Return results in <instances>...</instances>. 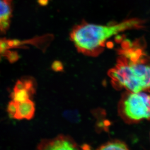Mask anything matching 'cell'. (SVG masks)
<instances>
[{"mask_svg": "<svg viewBox=\"0 0 150 150\" xmlns=\"http://www.w3.org/2000/svg\"><path fill=\"white\" fill-rule=\"evenodd\" d=\"M35 113V105L30 99L18 103L17 114L15 119L18 120H30L34 118Z\"/></svg>", "mask_w": 150, "mask_h": 150, "instance_id": "obj_6", "label": "cell"}, {"mask_svg": "<svg viewBox=\"0 0 150 150\" xmlns=\"http://www.w3.org/2000/svg\"><path fill=\"white\" fill-rule=\"evenodd\" d=\"M81 147L83 150H91L89 145L87 144L83 145Z\"/></svg>", "mask_w": 150, "mask_h": 150, "instance_id": "obj_15", "label": "cell"}, {"mask_svg": "<svg viewBox=\"0 0 150 150\" xmlns=\"http://www.w3.org/2000/svg\"><path fill=\"white\" fill-rule=\"evenodd\" d=\"M0 59H1V58H0Z\"/></svg>", "mask_w": 150, "mask_h": 150, "instance_id": "obj_16", "label": "cell"}, {"mask_svg": "<svg viewBox=\"0 0 150 150\" xmlns=\"http://www.w3.org/2000/svg\"><path fill=\"white\" fill-rule=\"evenodd\" d=\"M96 150H130L127 145L120 140H113L100 146Z\"/></svg>", "mask_w": 150, "mask_h": 150, "instance_id": "obj_8", "label": "cell"}, {"mask_svg": "<svg viewBox=\"0 0 150 150\" xmlns=\"http://www.w3.org/2000/svg\"><path fill=\"white\" fill-rule=\"evenodd\" d=\"M52 69L57 72L62 71L63 70V65L60 61H55L52 64Z\"/></svg>", "mask_w": 150, "mask_h": 150, "instance_id": "obj_13", "label": "cell"}, {"mask_svg": "<svg viewBox=\"0 0 150 150\" xmlns=\"http://www.w3.org/2000/svg\"><path fill=\"white\" fill-rule=\"evenodd\" d=\"M49 0H38V2L41 6H46L48 3Z\"/></svg>", "mask_w": 150, "mask_h": 150, "instance_id": "obj_14", "label": "cell"}, {"mask_svg": "<svg viewBox=\"0 0 150 150\" xmlns=\"http://www.w3.org/2000/svg\"><path fill=\"white\" fill-rule=\"evenodd\" d=\"M120 118L128 124L150 120V95L143 92L127 91L123 94L118 105Z\"/></svg>", "mask_w": 150, "mask_h": 150, "instance_id": "obj_3", "label": "cell"}, {"mask_svg": "<svg viewBox=\"0 0 150 150\" xmlns=\"http://www.w3.org/2000/svg\"><path fill=\"white\" fill-rule=\"evenodd\" d=\"M18 103L12 101L9 103L7 107V112L10 118L14 119L17 114Z\"/></svg>", "mask_w": 150, "mask_h": 150, "instance_id": "obj_9", "label": "cell"}, {"mask_svg": "<svg viewBox=\"0 0 150 150\" xmlns=\"http://www.w3.org/2000/svg\"><path fill=\"white\" fill-rule=\"evenodd\" d=\"M64 116L68 120L72 121H76L78 117L77 115H76V113H75L74 111H67L65 112L64 113Z\"/></svg>", "mask_w": 150, "mask_h": 150, "instance_id": "obj_11", "label": "cell"}, {"mask_svg": "<svg viewBox=\"0 0 150 150\" xmlns=\"http://www.w3.org/2000/svg\"><path fill=\"white\" fill-rule=\"evenodd\" d=\"M120 55L116 65L108 72L113 86L133 93L150 90V57L145 53L133 61Z\"/></svg>", "mask_w": 150, "mask_h": 150, "instance_id": "obj_2", "label": "cell"}, {"mask_svg": "<svg viewBox=\"0 0 150 150\" xmlns=\"http://www.w3.org/2000/svg\"><path fill=\"white\" fill-rule=\"evenodd\" d=\"M36 150H81L69 136L59 135L53 139L42 140Z\"/></svg>", "mask_w": 150, "mask_h": 150, "instance_id": "obj_4", "label": "cell"}, {"mask_svg": "<svg viewBox=\"0 0 150 150\" xmlns=\"http://www.w3.org/2000/svg\"><path fill=\"white\" fill-rule=\"evenodd\" d=\"M144 23V20L136 18L106 26L83 21L73 28L70 38L79 52L96 57L103 51L108 39L126 30L142 29Z\"/></svg>", "mask_w": 150, "mask_h": 150, "instance_id": "obj_1", "label": "cell"}, {"mask_svg": "<svg viewBox=\"0 0 150 150\" xmlns=\"http://www.w3.org/2000/svg\"><path fill=\"white\" fill-rule=\"evenodd\" d=\"M8 49L7 39H0V54H3Z\"/></svg>", "mask_w": 150, "mask_h": 150, "instance_id": "obj_12", "label": "cell"}, {"mask_svg": "<svg viewBox=\"0 0 150 150\" xmlns=\"http://www.w3.org/2000/svg\"><path fill=\"white\" fill-rule=\"evenodd\" d=\"M12 0H0V34L6 32L12 17Z\"/></svg>", "mask_w": 150, "mask_h": 150, "instance_id": "obj_5", "label": "cell"}, {"mask_svg": "<svg viewBox=\"0 0 150 150\" xmlns=\"http://www.w3.org/2000/svg\"><path fill=\"white\" fill-rule=\"evenodd\" d=\"M21 84L20 86L15 87L13 91L11 94V97L17 103H21L29 99L32 96L31 93L28 90L24 85V82L23 79H21Z\"/></svg>", "mask_w": 150, "mask_h": 150, "instance_id": "obj_7", "label": "cell"}, {"mask_svg": "<svg viewBox=\"0 0 150 150\" xmlns=\"http://www.w3.org/2000/svg\"><path fill=\"white\" fill-rule=\"evenodd\" d=\"M2 55L6 57L9 62L14 63L18 60L19 58L18 54L16 51H11L6 50L4 53H3Z\"/></svg>", "mask_w": 150, "mask_h": 150, "instance_id": "obj_10", "label": "cell"}]
</instances>
